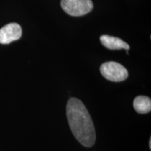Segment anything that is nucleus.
<instances>
[{
    "label": "nucleus",
    "mask_w": 151,
    "mask_h": 151,
    "mask_svg": "<svg viewBox=\"0 0 151 151\" xmlns=\"http://www.w3.org/2000/svg\"><path fill=\"white\" fill-rule=\"evenodd\" d=\"M66 110L68 124L76 139L85 147L93 146L96 140L95 129L83 103L77 98H70Z\"/></svg>",
    "instance_id": "f257e3e1"
},
{
    "label": "nucleus",
    "mask_w": 151,
    "mask_h": 151,
    "mask_svg": "<svg viewBox=\"0 0 151 151\" xmlns=\"http://www.w3.org/2000/svg\"><path fill=\"white\" fill-rule=\"evenodd\" d=\"M102 75L108 80L120 82L125 80L128 77V72L123 65L110 61L103 63L100 67Z\"/></svg>",
    "instance_id": "f03ea898"
},
{
    "label": "nucleus",
    "mask_w": 151,
    "mask_h": 151,
    "mask_svg": "<svg viewBox=\"0 0 151 151\" xmlns=\"http://www.w3.org/2000/svg\"><path fill=\"white\" fill-rule=\"evenodd\" d=\"M60 4L67 14L73 16L85 15L93 7L91 0H62Z\"/></svg>",
    "instance_id": "7ed1b4c3"
},
{
    "label": "nucleus",
    "mask_w": 151,
    "mask_h": 151,
    "mask_svg": "<svg viewBox=\"0 0 151 151\" xmlns=\"http://www.w3.org/2000/svg\"><path fill=\"white\" fill-rule=\"evenodd\" d=\"M22 29L17 23H10L0 29V43L7 44L21 38Z\"/></svg>",
    "instance_id": "20e7f679"
},
{
    "label": "nucleus",
    "mask_w": 151,
    "mask_h": 151,
    "mask_svg": "<svg viewBox=\"0 0 151 151\" xmlns=\"http://www.w3.org/2000/svg\"><path fill=\"white\" fill-rule=\"evenodd\" d=\"M100 40L103 45L109 49L115 50L125 49L128 50L130 48L128 44L119 38L114 37L108 35H103L100 37Z\"/></svg>",
    "instance_id": "39448f33"
},
{
    "label": "nucleus",
    "mask_w": 151,
    "mask_h": 151,
    "mask_svg": "<svg viewBox=\"0 0 151 151\" xmlns=\"http://www.w3.org/2000/svg\"><path fill=\"white\" fill-rule=\"evenodd\" d=\"M133 106L138 113H150L151 110V99L146 96H138L134 100Z\"/></svg>",
    "instance_id": "423d86ee"
},
{
    "label": "nucleus",
    "mask_w": 151,
    "mask_h": 151,
    "mask_svg": "<svg viewBox=\"0 0 151 151\" xmlns=\"http://www.w3.org/2000/svg\"><path fill=\"white\" fill-rule=\"evenodd\" d=\"M149 147H150V149H151V138L150 139V142H149Z\"/></svg>",
    "instance_id": "0eeeda50"
}]
</instances>
